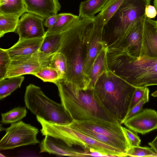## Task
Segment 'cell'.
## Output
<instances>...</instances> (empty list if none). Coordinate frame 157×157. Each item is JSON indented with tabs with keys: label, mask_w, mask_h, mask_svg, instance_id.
<instances>
[{
	"label": "cell",
	"mask_w": 157,
	"mask_h": 157,
	"mask_svg": "<svg viewBox=\"0 0 157 157\" xmlns=\"http://www.w3.org/2000/svg\"><path fill=\"white\" fill-rule=\"evenodd\" d=\"M55 84L61 103L73 120L121 124L104 106L94 89L84 90L64 80H59Z\"/></svg>",
	"instance_id": "6da1fadb"
},
{
	"label": "cell",
	"mask_w": 157,
	"mask_h": 157,
	"mask_svg": "<svg viewBox=\"0 0 157 157\" xmlns=\"http://www.w3.org/2000/svg\"><path fill=\"white\" fill-rule=\"evenodd\" d=\"M109 69L135 87L157 85V57H135L117 48H108Z\"/></svg>",
	"instance_id": "7a4b0ae2"
},
{
	"label": "cell",
	"mask_w": 157,
	"mask_h": 157,
	"mask_svg": "<svg viewBox=\"0 0 157 157\" xmlns=\"http://www.w3.org/2000/svg\"><path fill=\"white\" fill-rule=\"evenodd\" d=\"M93 89L106 109L121 124L129 110L136 87L109 70L99 76Z\"/></svg>",
	"instance_id": "3957f363"
},
{
	"label": "cell",
	"mask_w": 157,
	"mask_h": 157,
	"mask_svg": "<svg viewBox=\"0 0 157 157\" xmlns=\"http://www.w3.org/2000/svg\"><path fill=\"white\" fill-rule=\"evenodd\" d=\"M36 118L42 127L43 136H49L60 140L70 147L78 146L87 152L97 151L109 157H125L117 149L103 143L71 127L69 124H60L47 121L37 116Z\"/></svg>",
	"instance_id": "277c9868"
},
{
	"label": "cell",
	"mask_w": 157,
	"mask_h": 157,
	"mask_svg": "<svg viewBox=\"0 0 157 157\" xmlns=\"http://www.w3.org/2000/svg\"><path fill=\"white\" fill-rule=\"evenodd\" d=\"M25 106L33 113L45 121L60 124H68L73 120L61 103L47 97L40 88L30 84L24 95Z\"/></svg>",
	"instance_id": "5b68a950"
},
{
	"label": "cell",
	"mask_w": 157,
	"mask_h": 157,
	"mask_svg": "<svg viewBox=\"0 0 157 157\" xmlns=\"http://www.w3.org/2000/svg\"><path fill=\"white\" fill-rule=\"evenodd\" d=\"M150 0H124L117 11L109 20L113 21L114 40L108 48H116L126 36L136 20L144 16Z\"/></svg>",
	"instance_id": "8992f818"
},
{
	"label": "cell",
	"mask_w": 157,
	"mask_h": 157,
	"mask_svg": "<svg viewBox=\"0 0 157 157\" xmlns=\"http://www.w3.org/2000/svg\"><path fill=\"white\" fill-rule=\"evenodd\" d=\"M84 36L67 46L61 47L59 52L65 55L67 61V70L64 80L86 90L89 89V79L84 71Z\"/></svg>",
	"instance_id": "52a82bcc"
},
{
	"label": "cell",
	"mask_w": 157,
	"mask_h": 157,
	"mask_svg": "<svg viewBox=\"0 0 157 157\" xmlns=\"http://www.w3.org/2000/svg\"><path fill=\"white\" fill-rule=\"evenodd\" d=\"M105 26L101 15L99 13L87 27L84 36L83 44L86 47L84 71L88 77L96 57L101 50L108 45L103 40Z\"/></svg>",
	"instance_id": "ba28073f"
},
{
	"label": "cell",
	"mask_w": 157,
	"mask_h": 157,
	"mask_svg": "<svg viewBox=\"0 0 157 157\" xmlns=\"http://www.w3.org/2000/svg\"><path fill=\"white\" fill-rule=\"evenodd\" d=\"M5 130L6 133L0 141V150L40 143L37 138L38 129L22 121L11 124Z\"/></svg>",
	"instance_id": "9c48e42d"
},
{
	"label": "cell",
	"mask_w": 157,
	"mask_h": 157,
	"mask_svg": "<svg viewBox=\"0 0 157 157\" xmlns=\"http://www.w3.org/2000/svg\"><path fill=\"white\" fill-rule=\"evenodd\" d=\"M54 55L39 51L31 56L12 59L6 78L26 74L32 75L43 68L49 67Z\"/></svg>",
	"instance_id": "30bf717a"
},
{
	"label": "cell",
	"mask_w": 157,
	"mask_h": 157,
	"mask_svg": "<svg viewBox=\"0 0 157 157\" xmlns=\"http://www.w3.org/2000/svg\"><path fill=\"white\" fill-rule=\"evenodd\" d=\"M45 19L30 13L23 14L19 19L16 30L19 36V40L44 37L43 22Z\"/></svg>",
	"instance_id": "8fae6325"
},
{
	"label": "cell",
	"mask_w": 157,
	"mask_h": 157,
	"mask_svg": "<svg viewBox=\"0 0 157 157\" xmlns=\"http://www.w3.org/2000/svg\"><path fill=\"white\" fill-rule=\"evenodd\" d=\"M69 125L76 130L86 129L106 135L128 145L130 148L121 124H105L91 121L73 120Z\"/></svg>",
	"instance_id": "7c38bea8"
},
{
	"label": "cell",
	"mask_w": 157,
	"mask_h": 157,
	"mask_svg": "<svg viewBox=\"0 0 157 157\" xmlns=\"http://www.w3.org/2000/svg\"><path fill=\"white\" fill-rule=\"evenodd\" d=\"M145 16L138 18L126 36L116 48H117L125 52L132 57H140Z\"/></svg>",
	"instance_id": "4fadbf2b"
},
{
	"label": "cell",
	"mask_w": 157,
	"mask_h": 157,
	"mask_svg": "<svg viewBox=\"0 0 157 157\" xmlns=\"http://www.w3.org/2000/svg\"><path fill=\"white\" fill-rule=\"evenodd\" d=\"M123 124L135 133L145 134L157 129V111L151 109H142Z\"/></svg>",
	"instance_id": "5bb4252c"
},
{
	"label": "cell",
	"mask_w": 157,
	"mask_h": 157,
	"mask_svg": "<svg viewBox=\"0 0 157 157\" xmlns=\"http://www.w3.org/2000/svg\"><path fill=\"white\" fill-rule=\"evenodd\" d=\"M39 146L40 153L47 152L59 156L87 157L85 151L69 147L61 140L51 136H45Z\"/></svg>",
	"instance_id": "9a60e30c"
},
{
	"label": "cell",
	"mask_w": 157,
	"mask_h": 157,
	"mask_svg": "<svg viewBox=\"0 0 157 157\" xmlns=\"http://www.w3.org/2000/svg\"><path fill=\"white\" fill-rule=\"evenodd\" d=\"M140 57H157V21L145 16Z\"/></svg>",
	"instance_id": "2e32d148"
},
{
	"label": "cell",
	"mask_w": 157,
	"mask_h": 157,
	"mask_svg": "<svg viewBox=\"0 0 157 157\" xmlns=\"http://www.w3.org/2000/svg\"><path fill=\"white\" fill-rule=\"evenodd\" d=\"M26 12L45 19L57 14L61 6L58 0H23Z\"/></svg>",
	"instance_id": "e0dca14e"
},
{
	"label": "cell",
	"mask_w": 157,
	"mask_h": 157,
	"mask_svg": "<svg viewBox=\"0 0 157 157\" xmlns=\"http://www.w3.org/2000/svg\"><path fill=\"white\" fill-rule=\"evenodd\" d=\"M44 37L18 40L12 47L6 49L11 59L31 56L39 52Z\"/></svg>",
	"instance_id": "ac0fdd59"
},
{
	"label": "cell",
	"mask_w": 157,
	"mask_h": 157,
	"mask_svg": "<svg viewBox=\"0 0 157 157\" xmlns=\"http://www.w3.org/2000/svg\"><path fill=\"white\" fill-rule=\"evenodd\" d=\"M108 45L104 47L96 57L89 76V89H93L96 82L101 75L109 70L107 60Z\"/></svg>",
	"instance_id": "d6986e66"
},
{
	"label": "cell",
	"mask_w": 157,
	"mask_h": 157,
	"mask_svg": "<svg viewBox=\"0 0 157 157\" xmlns=\"http://www.w3.org/2000/svg\"><path fill=\"white\" fill-rule=\"evenodd\" d=\"M108 0H86L80 3L78 16L80 18H94L102 10Z\"/></svg>",
	"instance_id": "ffe728a7"
},
{
	"label": "cell",
	"mask_w": 157,
	"mask_h": 157,
	"mask_svg": "<svg viewBox=\"0 0 157 157\" xmlns=\"http://www.w3.org/2000/svg\"><path fill=\"white\" fill-rule=\"evenodd\" d=\"M26 12L23 0H0V14L19 17Z\"/></svg>",
	"instance_id": "44dd1931"
},
{
	"label": "cell",
	"mask_w": 157,
	"mask_h": 157,
	"mask_svg": "<svg viewBox=\"0 0 157 157\" xmlns=\"http://www.w3.org/2000/svg\"><path fill=\"white\" fill-rule=\"evenodd\" d=\"M79 18L78 16L63 13L55 24L46 32L45 36L62 33Z\"/></svg>",
	"instance_id": "7402d4cb"
},
{
	"label": "cell",
	"mask_w": 157,
	"mask_h": 157,
	"mask_svg": "<svg viewBox=\"0 0 157 157\" xmlns=\"http://www.w3.org/2000/svg\"><path fill=\"white\" fill-rule=\"evenodd\" d=\"M24 79V76L22 75L8 78L0 80V99H3L20 88Z\"/></svg>",
	"instance_id": "603a6c76"
},
{
	"label": "cell",
	"mask_w": 157,
	"mask_h": 157,
	"mask_svg": "<svg viewBox=\"0 0 157 157\" xmlns=\"http://www.w3.org/2000/svg\"><path fill=\"white\" fill-rule=\"evenodd\" d=\"M61 33L45 36L39 51L51 55L58 52L61 46Z\"/></svg>",
	"instance_id": "cb8c5ba5"
},
{
	"label": "cell",
	"mask_w": 157,
	"mask_h": 157,
	"mask_svg": "<svg viewBox=\"0 0 157 157\" xmlns=\"http://www.w3.org/2000/svg\"><path fill=\"white\" fill-rule=\"evenodd\" d=\"M27 111L25 107H18L2 113L1 122L2 124H12L20 121L25 117Z\"/></svg>",
	"instance_id": "d4e9b609"
},
{
	"label": "cell",
	"mask_w": 157,
	"mask_h": 157,
	"mask_svg": "<svg viewBox=\"0 0 157 157\" xmlns=\"http://www.w3.org/2000/svg\"><path fill=\"white\" fill-rule=\"evenodd\" d=\"M19 18L13 15L0 14V37L6 33L16 31Z\"/></svg>",
	"instance_id": "484cf974"
},
{
	"label": "cell",
	"mask_w": 157,
	"mask_h": 157,
	"mask_svg": "<svg viewBox=\"0 0 157 157\" xmlns=\"http://www.w3.org/2000/svg\"><path fill=\"white\" fill-rule=\"evenodd\" d=\"M49 67L57 71L60 80L65 79L67 70V63L66 57L62 53L58 52L53 56Z\"/></svg>",
	"instance_id": "4316f807"
},
{
	"label": "cell",
	"mask_w": 157,
	"mask_h": 157,
	"mask_svg": "<svg viewBox=\"0 0 157 157\" xmlns=\"http://www.w3.org/2000/svg\"><path fill=\"white\" fill-rule=\"evenodd\" d=\"M124 0H108L103 9L99 13L105 25L119 8Z\"/></svg>",
	"instance_id": "83f0119b"
},
{
	"label": "cell",
	"mask_w": 157,
	"mask_h": 157,
	"mask_svg": "<svg viewBox=\"0 0 157 157\" xmlns=\"http://www.w3.org/2000/svg\"><path fill=\"white\" fill-rule=\"evenodd\" d=\"M32 75L40 79L44 82H50L55 84L60 80L57 71L49 67L43 68Z\"/></svg>",
	"instance_id": "f1b7e54d"
},
{
	"label": "cell",
	"mask_w": 157,
	"mask_h": 157,
	"mask_svg": "<svg viewBox=\"0 0 157 157\" xmlns=\"http://www.w3.org/2000/svg\"><path fill=\"white\" fill-rule=\"evenodd\" d=\"M127 156L157 157V153L151 147L139 146L129 148L127 152Z\"/></svg>",
	"instance_id": "f546056e"
},
{
	"label": "cell",
	"mask_w": 157,
	"mask_h": 157,
	"mask_svg": "<svg viewBox=\"0 0 157 157\" xmlns=\"http://www.w3.org/2000/svg\"><path fill=\"white\" fill-rule=\"evenodd\" d=\"M11 59L6 49L0 48V80L6 78Z\"/></svg>",
	"instance_id": "4dcf8cb0"
},
{
	"label": "cell",
	"mask_w": 157,
	"mask_h": 157,
	"mask_svg": "<svg viewBox=\"0 0 157 157\" xmlns=\"http://www.w3.org/2000/svg\"><path fill=\"white\" fill-rule=\"evenodd\" d=\"M149 90L147 87L144 96L143 98L128 112L126 117L121 122L123 124L128 119L140 111L144 105L149 101Z\"/></svg>",
	"instance_id": "1f68e13d"
},
{
	"label": "cell",
	"mask_w": 157,
	"mask_h": 157,
	"mask_svg": "<svg viewBox=\"0 0 157 157\" xmlns=\"http://www.w3.org/2000/svg\"><path fill=\"white\" fill-rule=\"evenodd\" d=\"M123 130L128 140L130 147L139 146L141 140L138 136L129 129L122 127Z\"/></svg>",
	"instance_id": "d6a6232c"
},
{
	"label": "cell",
	"mask_w": 157,
	"mask_h": 157,
	"mask_svg": "<svg viewBox=\"0 0 157 157\" xmlns=\"http://www.w3.org/2000/svg\"><path fill=\"white\" fill-rule=\"evenodd\" d=\"M147 87H136V89L132 98L129 110L143 98Z\"/></svg>",
	"instance_id": "836d02e7"
},
{
	"label": "cell",
	"mask_w": 157,
	"mask_h": 157,
	"mask_svg": "<svg viewBox=\"0 0 157 157\" xmlns=\"http://www.w3.org/2000/svg\"><path fill=\"white\" fill-rule=\"evenodd\" d=\"M60 13L53 15L49 18L45 19L44 22V25L48 29L51 28L56 22L57 21L63 14Z\"/></svg>",
	"instance_id": "e575fe53"
},
{
	"label": "cell",
	"mask_w": 157,
	"mask_h": 157,
	"mask_svg": "<svg viewBox=\"0 0 157 157\" xmlns=\"http://www.w3.org/2000/svg\"><path fill=\"white\" fill-rule=\"evenodd\" d=\"M145 14L149 19L154 18L157 14V11L155 7L150 5L147 6L145 8Z\"/></svg>",
	"instance_id": "d590c367"
},
{
	"label": "cell",
	"mask_w": 157,
	"mask_h": 157,
	"mask_svg": "<svg viewBox=\"0 0 157 157\" xmlns=\"http://www.w3.org/2000/svg\"><path fill=\"white\" fill-rule=\"evenodd\" d=\"M148 145L157 153V135L152 142L148 143Z\"/></svg>",
	"instance_id": "8d00e7d4"
},
{
	"label": "cell",
	"mask_w": 157,
	"mask_h": 157,
	"mask_svg": "<svg viewBox=\"0 0 157 157\" xmlns=\"http://www.w3.org/2000/svg\"><path fill=\"white\" fill-rule=\"evenodd\" d=\"M151 95L153 97H157V90L153 93Z\"/></svg>",
	"instance_id": "74e56055"
},
{
	"label": "cell",
	"mask_w": 157,
	"mask_h": 157,
	"mask_svg": "<svg viewBox=\"0 0 157 157\" xmlns=\"http://www.w3.org/2000/svg\"><path fill=\"white\" fill-rule=\"evenodd\" d=\"M154 6L157 11V0H154Z\"/></svg>",
	"instance_id": "f35d334b"
},
{
	"label": "cell",
	"mask_w": 157,
	"mask_h": 157,
	"mask_svg": "<svg viewBox=\"0 0 157 157\" xmlns=\"http://www.w3.org/2000/svg\"></svg>",
	"instance_id": "ab89813d"
}]
</instances>
